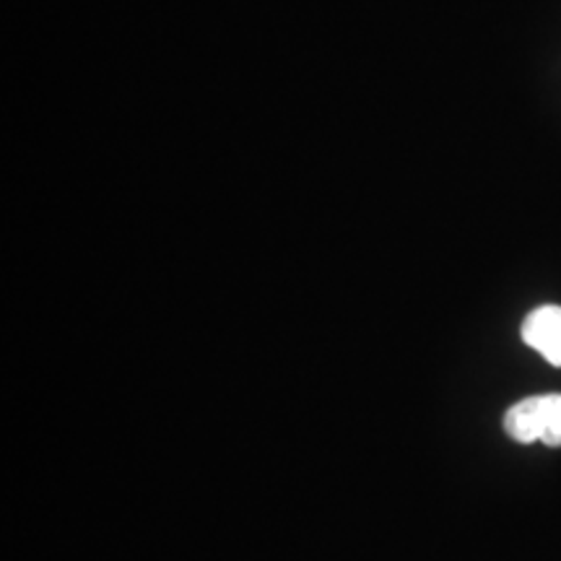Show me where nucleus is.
Listing matches in <instances>:
<instances>
[{
    "instance_id": "2",
    "label": "nucleus",
    "mask_w": 561,
    "mask_h": 561,
    "mask_svg": "<svg viewBox=\"0 0 561 561\" xmlns=\"http://www.w3.org/2000/svg\"><path fill=\"white\" fill-rule=\"evenodd\" d=\"M523 341L561 369V307L543 305L533 310L523 322Z\"/></svg>"
},
{
    "instance_id": "1",
    "label": "nucleus",
    "mask_w": 561,
    "mask_h": 561,
    "mask_svg": "<svg viewBox=\"0 0 561 561\" xmlns=\"http://www.w3.org/2000/svg\"><path fill=\"white\" fill-rule=\"evenodd\" d=\"M504 432L520 445L543 442L549 447H561V396H533L515 403L504 413Z\"/></svg>"
}]
</instances>
